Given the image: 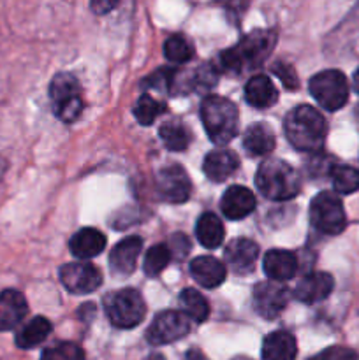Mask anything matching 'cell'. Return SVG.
<instances>
[{
	"instance_id": "1",
	"label": "cell",
	"mask_w": 359,
	"mask_h": 360,
	"mask_svg": "<svg viewBox=\"0 0 359 360\" xmlns=\"http://www.w3.org/2000/svg\"><path fill=\"white\" fill-rule=\"evenodd\" d=\"M277 42V34L273 30H253L245 35L232 48L225 49L218 55L215 69L220 72L238 74L245 69H256L267 58Z\"/></svg>"
},
{
	"instance_id": "2",
	"label": "cell",
	"mask_w": 359,
	"mask_h": 360,
	"mask_svg": "<svg viewBox=\"0 0 359 360\" xmlns=\"http://www.w3.org/2000/svg\"><path fill=\"white\" fill-rule=\"evenodd\" d=\"M284 132L296 150L305 151V153H317L324 146L327 125L324 116L315 108L298 105L285 116Z\"/></svg>"
},
{
	"instance_id": "3",
	"label": "cell",
	"mask_w": 359,
	"mask_h": 360,
	"mask_svg": "<svg viewBox=\"0 0 359 360\" xmlns=\"http://www.w3.org/2000/svg\"><path fill=\"white\" fill-rule=\"evenodd\" d=\"M256 185L266 199L284 202L298 195L301 190V178L291 164L271 158L257 169Z\"/></svg>"
},
{
	"instance_id": "4",
	"label": "cell",
	"mask_w": 359,
	"mask_h": 360,
	"mask_svg": "<svg viewBox=\"0 0 359 360\" xmlns=\"http://www.w3.org/2000/svg\"><path fill=\"white\" fill-rule=\"evenodd\" d=\"M201 120L208 137L215 144H227L238 134V108L218 95H208L201 102Z\"/></svg>"
},
{
	"instance_id": "5",
	"label": "cell",
	"mask_w": 359,
	"mask_h": 360,
	"mask_svg": "<svg viewBox=\"0 0 359 360\" xmlns=\"http://www.w3.org/2000/svg\"><path fill=\"white\" fill-rule=\"evenodd\" d=\"M104 309L109 322L118 329H132L146 316L143 295L134 288H123L104 297Z\"/></svg>"
},
{
	"instance_id": "6",
	"label": "cell",
	"mask_w": 359,
	"mask_h": 360,
	"mask_svg": "<svg viewBox=\"0 0 359 360\" xmlns=\"http://www.w3.org/2000/svg\"><path fill=\"white\" fill-rule=\"evenodd\" d=\"M51 109L56 118L63 123H73L83 111V98L77 79L69 72L56 74L49 84Z\"/></svg>"
},
{
	"instance_id": "7",
	"label": "cell",
	"mask_w": 359,
	"mask_h": 360,
	"mask_svg": "<svg viewBox=\"0 0 359 360\" xmlns=\"http://www.w3.org/2000/svg\"><path fill=\"white\" fill-rule=\"evenodd\" d=\"M310 221L326 236H338L347 227V214L340 197L333 192H320L310 204Z\"/></svg>"
},
{
	"instance_id": "8",
	"label": "cell",
	"mask_w": 359,
	"mask_h": 360,
	"mask_svg": "<svg viewBox=\"0 0 359 360\" xmlns=\"http://www.w3.org/2000/svg\"><path fill=\"white\" fill-rule=\"evenodd\" d=\"M310 94L317 104L326 111H338L348 101V83L344 72L327 69L310 79Z\"/></svg>"
},
{
	"instance_id": "9",
	"label": "cell",
	"mask_w": 359,
	"mask_h": 360,
	"mask_svg": "<svg viewBox=\"0 0 359 360\" xmlns=\"http://www.w3.org/2000/svg\"><path fill=\"white\" fill-rule=\"evenodd\" d=\"M190 333V319L183 311H168L158 313L153 319L151 326L146 330V341L153 347L175 343Z\"/></svg>"
},
{
	"instance_id": "10",
	"label": "cell",
	"mask_w": 359,
	"mask_h": 360,
	"mask_svg": "<svg viewBox=\"0 0 359 360\" xmlns=\"http://www.w3.org/2000/svg\"><path fill=\"white\" fill-rule=\"evenodd\" d=\"M291 292L287 287L277 281H260L256 285L252 294L253 309L259 316L267 320L277 319L287 308Z\"/></svg>"
},
{
	"instance_id": "11",
	"label": "cell",
	"mask_w": 359,
	"mask_h": 360,
	"mask_svg": "<svg viewBox=\"0 0 359 360\" xmlns=\"http://www.w3.org/2000/svg\"><path fill=\"white\" fill-rule=\"evenodd\" d=\"M155 186H157V193L160 195V199L171 204L185 202L192 193V183H190L189 174L178 164L162 167L155 179Z\"/></svg>"
},
{
	"instance_id": "12",
	"label": "cell",
	"mask_w": 359,
	"mask_h": 360,
	"mask_svg": "<svg viewBox=\"0 0 359 360\" xmlns=\"http://www.w3.org/2000/svg\"><path fill=\"white\" fill-rule=\"evenodd\" d=\"M60 281L70 294H92L102 285V273L94 264L73 262L60 267Z\"/></svg>"
},
{
	"instance_id": "13",
	"label": "cell",
	"mask_w": 359,
	"mask_h": 360,
	"mask_svg": "<svg viewBox=\"0 0 359 360\" xmlns=\"http://www.w3.org/2000/svg\"><path fill=\"white\" fill-rule=\"evenodd\" d=\"M334 288V280L331 274L327 273H308L298 281L296 285L294 295L299 302H305V304H315V302L324 301V299L329 297V294Z\"/></svg>"
},
{
	"instance_id": "14",
	"label": "cell",
	"mask_w": 359,
	"mask_h": 360,
	"mask_svg": "<svg viewBox=\"0 0 359 360\" xmlns=\"http://www.w3.org/2000/svg\"><path fill=\"white\" fill-rule=\"evenodd\" d=\"M257 259H259V246L256 241L246 238L232 239L225 246V262L234 273L248 274L253 271Z\"/></svg>"
},
{
	"instance_id": "15",
	"label": "cell",
	"mask_w": 359,
	"mask_h": 360,
	"mask_svg": "<svg viewBox=\"0 0 359 360\" xmlns=\"http://www.w3.org/2000/svg\"><path fill=\"white\" fill-rule=\"evenodd\" d=\"M257 206L256 195L245 186H229L220 200V210L227 220H243L253 213Z\"/></svg>"
},
{
	"instance_id": "16",
	"label": "cell",
	"mask_w": 359,
	"mask_h": 360,
	"mask_svg": "<svg viewBox=\"0 0 359 360\" xmlns=\"http://www.w3.org/2000/svg\"><path fill=\"white\" fill-rule=\"evenodd\" d=\"M141 250H143V239L137 236L120 241L109 253V267H111L113 274L129 276L130 273H134Z\"/></svg>"
},
{
	"instance_id": "17",
	"label": "cell",
	"mask_w": 359,
	"mask_h": 360,
	"mask_svg": "<svg viewBox=\"0 0 359 360\" xmlns=\"http://www.w3.org/2000/svg\"><path fill=\"white\" fill-rule=\"evenodd\" d=\"M263 269L271 281L284 283L294 278L298 271V257L287 250H270L264 255Z\"/></svg>"
},
{
	"instance_id": "18",
	"label": "cell",
	"mask_w": 359,
	"mask_h": 360,
	"mask_svg": "<svg viewBox=\"0 0 359 360\" xmlns=\"http://www.w3.org/2000/svg\"><path fill=\"white\" fill-rule=\"evenodd\" d=\"M190 274L204 288L220 287L227 276V269L218 259L210 255H201L190 262Z\"/></svg>"
},
{
	"instance_id": "19",
	"label": "cell",
	"mask_w": 359,
	"mask_h": 360,
	"mask_svg": "<svg viewBox=\"0 0 359 360\" xmlns=\"http://www.w3.org/2000/svg\"><path fill=\"white\" fill-rule=\"evenodd\" d=\"M27 313L28 304L23 294L18 290H4L0 294V333L20 326Z\"/></svg>"
},
{
	"instance_id": "20",
	"label": "cell",
	"mask_w": 359,
	"mask_h": 360,
	"mask_svg": "<svg viewBox=\"0 0 359 360\" xmlns=\"http://www.w3.org/2000/svg\"><path fill=\"white\" fill-rule=\"evenodd\" d=\"M70 253L76 259H94V257L101 255L106 248V238L101 231L92 227H84L77 231L76 234L70 238L69 243Z\"/></svg>"
},
{
	"instance_id": "21",
	"label": "cell",
	"mask_w": 359,
	"mask_h": 360,
	"mask_svg": "<svg viewBox=\"0 0 359 360\" xmlns=\"http://www.w3.org/2000/svg\"><path fill=\"white\" fill-rule=\"evenodd\" d=\"M239 158L231 150H215L206 155L203 162V171L208 179L215 183H220L232 176V172L238 169Z\"/></svg>"
},
{
	"instance_id": "22",
	"label": "cell",
	"mask_w": 359,
	"mask_h": 360,
	"mask_svg": "<svg viewBox=\"0 0 359 360\" xmlns=\"http://www.w3.org/2000/svg\"><path fill=\"white\" fill-rule=\"evenodd\" d=\"M260 354L264 360H296L298 355L296 338L287 330H275L264 338Z\"/></svg>"
},
{
	"instance_id": "23",
	"label": "cell",
	"mask_w": 359,
	"mask_h": 360,
	"mask_svg": "<svg viewBox=\"0 0 359 360\" xmlns=\"http://www.w3.org/2000/svg\"><path fill=\"white\" fill-rule=\"evenodd\" d=\"M245 98L253 108L266 109L278 102V90L270 77L264 74H257V76L250 77L246 83Z\"/></svg>"
},
{
	"instance_id": "24",
	"label": "cell",
	"mask_w": 359,
	"mask_h": 360,
	"mask_svg": "<svg viewBox=\"0 0 359 360\" xmlns=\"http://www.w3.org/2000/svg\"><path fill=\"white\" fill-rule=\"evenodd\" d=\"M275 134L266 123H253L243 134V148L252 157H264L275 150Z\"/></svg>"
},
{
	"instance_id": "25",
	"label": "cell",
	"mask_w": 359,
	"mask_h": 360,
	"mask_svg": "<svg viewBox=\"0 0 359 360\" xmlns=\"http://www.w3.org/2000/svg\"><path fill=\"white\" fill-rule=\"evenodd\" d=\"M225 236V229L220 218L213 213L201 214L196 224V238L204 248L215 250L222 245Z\"/></svg>"
},
{
	"instance_id": "26",
	"label": "cell",
	"mask_w": 359,
	"mask_h": 360,
	"mask_svg": "<svg viewBox=\"0 0 359 360\" xmlns=\"http://www.w3.org/2000/svg\"><path fill=\"white\" fill-rule=\"evenodd\" d=\"M51 322L44 316H35L30 322L25 323L16 334V347L21 350H30V348L41 345L46 338L51 334Z\"/></svg>"
},
{
	"instance_id": "27",
	"label": "cell",
	"mask_w": 359,
	"mask_h": 360,
	"mask_svg": "<svg viewBox=\"0 0 359 360\" xmlns=\"http://www.w3.org/2000/svg\"><path fill=\"white\" fill-rule=\"evenodd\" d=\"M158 136H160L162 143L168 150L171 151H183L189 148L192 136L190 130L183 125L182 122H165L164 125L158 129Z\"/></svg>"
},
{
	"instance_id": "28",
	"label": "cell",
	"mask_w": 359,
	"mask_h": 360,
	"mask_svg": "<svg viewBox=\"0 0 359 360\" xmlns=\"http://www.w3.org/2000/svg\"><path fill=\"white\" fill-rule=\"evenodd\" d=\"M180 304H182L183 313L190 319V322L203 323L210 316V304L203 294H199L194 288H185L180 294Z\"/></svg>"
},
{
	"instance_id": "29",
	"label": "cell",
	"mask_w": 359,
	"mask_h": 360,
	"mask_svg": "<svg viewBox=\"0 0 359 360\" xmlns=\"http://www.w3.org/2000/svg\"><path fill=\"white\" fill-rule=\"evenodd\" d=\"M331 179H333V188L336 193H354L359 190V171L351 167V165H338L331 171Z\"/></svg>"
},
{
	"instance_id": "30",
	"label": "cell",
	"mask_w": 359,
	"mask_h": 360,
	"mask_svg": "<svg viewBox=\"0 0 359 360\" xmlns=\"http://www.w3.org/2000/svg\"><path fill=\"white\" fill-rule=\"evenodd\" d=\"M172 255L169 252L168 245H155L151 246L150 250L144 255V262H143V271L146 276H158L165 267L169 266L171 262Z\"/></svg>"
},
{
	"instance_id": "31",
	"label": "cell",
	"mask_w": 359,
	"mask_h": 360,
	"mask_svg": "<svg viewBox=\"0 0 359 360\" xmlns=\"http://www.w3.org/2000/svg\"><path fill=\"white\" fill-rule=\"evenodd\" d=\"M164 111H165V105L148 94L141 95L139 101H137L136 105H134V116H136V120L143 127L151 125V123H153Z\"/></svg>"
},
{
	"instance_id": "32",
	"label": "cell",
	"mask_w": 359,
	"mask_h": 360,
	"mask_svg": "<svg viewBox=\"0 0 359 360\" xmlns=\"http://www.w3.org/2000/svg\"><path fill=\"white\" fill-rule=\"evenodd\" d=\"M164 56L172 63H187L194 56V46L183 35H171L164 42Z\"/></svg>"
},
{
	"instance_id": "33",
	"label": "cell",
	"mask_w": 359,
	"mask_h": 360,
	"mask_svg": "<svg viewBox=\"0 0 359 360\" xmlns=\"http://www.w3.org/2000/svg\"><path fill=\"white\" fill-rule=\"evenodd\" d=\"M41 360H84V352L70 341H60V343L48 347L42 352Z\"/></svg>"
},
{
	"instance_id": "34",
	"label": "cell",
	"mask_w": 359,
	"mask_h": 360,
	"mask_svg": "<svg viewBox=\"0 0 359 360\" xmlns=\"http://www.w3.org/2000/svg\"><path fill=\"white\" fill-rule=\"evenodd\" d=\"M308 360H359V357L347 347H329Z\"/></svg>"
},
{
	"instance_id": "35",
	"label": "cell",
	"mask_w": 359,
	"mask_h": 360,
	"mask_svg": "<svg viewBox=\"0 0 359 360\" xmlns=\"http://www.w3.org/2000/svg\"><path fill=\"white\" fill-rule=\"evenodd\" d=\"M273 72H275V76L280 77L282 83L285 84V88H289V90H298L299 79H298V76H296L294 67L287 65V63H284V62H277L273 65Z\"/></svg>"
},
{
	"instance_id": "36",
	"label": "cell",
	"mask_w": 359,
	"mask_h": 360,
	"mask_svg": "<svg viewBox=\"0 0 359 360\" xmlns=\"http://www.w3.org/2000/svg\"><path fill=\"white\" fill-rule=\"evenodd\" d=\"M169 252L172 259L183 260L190 253V239L185 234H172L169 239Z\"/></svg>"
},
{
	"instance_id": "37",
	"label": "cell",
	"mask_w": 359,
	"mask_h": 360,
	"mask_svg": "<svg viewBox=\"0 0 359 360\" xmlns=\"http://www.w3.org/2000/svg\"><path fill=\"white\" fill-rule=\"evenodd\" d=\"M120 0H90V9L95 14H108L116 7Z\"/></svg>"
},
{
	"instance_id": "38",
	"label": "cell",
	"mask_w": 359,
	"mask_h": 360,
	"mask_svg": "<svg viewBox=\"0 0 359 360\" xmlns=\"http://www.w3.org/2000/svg\"><path fill=\"white\" fill-rule=\"evenodd\" d=\"M187 360H208L204 357V354L201 350H197V348H192V350H189V354H187Z\"/></svg>"
},
{
	"instance_id": "39",
	"label": "cell",
	"mask_w": 359,
	"mask_h": 360,
	"mask_svg": "<svg viewBox=\"0 0 359 360\" xmlns=\"http://www.w3.org/2000/svg\"><path fill=\"white\" fill-rule=\"evenodd\" d=\"M352 86H354V90L359 94V69L354 72V77H352Z\"/></svg>"
},
{
	"instance_id": "40",
	"label": "cell",
	"mask_w": 359,
	"mask_h": 360,
	"mask_svg": "<svg viewBox=\"0 0 359 360\" xmlns=\"http://www.w3.org/2000/svg\"><path fill=\"white\" fill-rule=\"evenodd\" d=\"M146 360H165V359H164V355H160V354H151V355H148Z\"/></svg>"
},
{
	"instance_id": "41",
	"label": "cell",
	"mask_w": 359,
	"mask_h": 360,
	"mask_svg": "<svg viewBox=\"0 0 359 360\" xmlns=\"http://www.w3.org/2000/svg\"><path fill=\"white\" fill-rule=\"evenodd\" d=\"M232 360H252V359H248V357H234Z\"/></svg>"
},
{
	"instance_id": "42",
	"label": "cell",
	"mask_w": 359,
	"mask_h": 360,
	"mask_svg": "<svg viewBox=\"0 0 359 360\" xmlns=\"http://www.w3.org/2000/svg\"><path fill=\"white\" fill-rule=\"evenodd\" d=\"M355 116H358V122H359V105H358V111H355Z\"/></svg>"
},
{
	"instance_id": "43",
	"label": "cell",
	"mask_w": 359,
	"mask_h": 360,
	"mask_svg": "<svg viewBox=\"0 0 359 360\" xmlns=\"http://www.w3.org/2000/svg\"><path fill=\"white\" fill-rule=\"evenodd\" d=\"M0 172H2V162H0Z\"/></svg>"
}]
</instances>
